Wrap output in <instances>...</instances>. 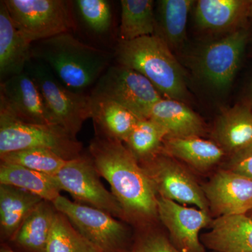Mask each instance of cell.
Returning a JSON list of instances; mask_svg holds the SVG:
<instances>
[{
    "instance_id": "5b68a950",
    "label": "cell",
    "mask_w": 252,
    "mask_h": 252,
    "mask_svg": "<svg viewBox=\"0 0 252 252\" xmlns=\"http://www.w3.org/2000/svg\"><path fill=\"white\" fill-rule=\"evenodd\" d=\"M53 204L99 252L128 251L132 244L128 228L108 212L71 201L62 195Z\"/></svg>"
},
{
    "instance_id": "603a6c76",
    "label": "cell",
    "mask_w": 252,
    "mask_h": 252,
    "mask_svg": "<svg viewBox=\"0 0 252 252\" xmlns=\"http://www.w3.org/2000/svg\"><path fill=\"white\" fill-rule=\"evenodd\" d=\"M0 185L23 189L52 203L62 191L55 176L2 161L0 163Z\"/></svg>"
},
{
    "instance_id": "d6a6232c",
    "label": "cell",
    "mask_w": 252,
    "mask_h": 252,
    "mask_svg": "<svg viewBox=\"0 0 252 252\" xmlns=\"http://www.w3.org/2000/svg\"><path fill=\"white\" fill-rule=\"evenodd\" d=\"M0 252H15L14 250H12L10 247L8 246V245H1V250H0Z\"/></svg>"
},
{
    "instance_id": "8fae6325",
    "label": "cell",
    "mask_w": 252,
    "mask_h": 252,
    "mask_svg": "<svg viewBox=\"0 0 252 252\" xmlns=\"http://www.w3.org/2000/svg\"><path fill=\"white\" fill-rule=\"evenodd\" d=\"M247 41L248 33L240 30L207 46L198 59L202 77L217 89L228 87L238 72Z\"/></svg>"
},
{
    "instance_id": "d6986e66",
    "label": "cell",
    "mask_w": 252,
    "mask_h": 252,
    "mask_svg": "<svg viewBox=\"0 0 252 252\" xmlns=\"http://www.w3.org/2000/svg\"><path fill=\"white\" fill-rule=\"evenodd\" d=\"M149 119L166 129L167 137H200L204 132L201 119L182 101L161 99L154 104Z\"/></svg>"
},
{
    "instance_id": "277c9868",
    "label": "cell",
    "mask_w": 252,
    "mask_h": 252,
    "mask_svg": "<svg viewBox=\"0 0 252 252\" xmlns=\"http://www.w3.org/2000/svg\"><path fill=\"white\" fill-rule=\"evenodd\" d=\"M30 148L50 149L65 160L83 154L81 142L61 126L23 122L0 104V156Z\"/></svg>"
},
{
    "instance_id": "f546056e",
    "label": "cell",
    "mask_w": 252,
    "mask_h": 252,
    "mask_svg": "<svg viewBox=\"0 0 252 252\" xmlns=\"http://www.w3.org/2000/svg\"><path fill=\"white\" fill-rule=\"evenodd\" d=\"M81 21L88 29L97 34L109 31L112 23L110 2L106 0H77L74 1Z\"/></svg>"
},
{
    "instance_id": "ac0fdd59",
    "label": "cell",
    "mask_w": 252,
    "mask_h": 252,
    "mask_svg": "<svg viewBox=\"0 0 252 252\" xmlns=\"http://www.w3.org/2000/svg\"><path fill=\"white\" fill-rule=\"evenodd\" d=\"M217 144L232 154L252 146V109L235 105L219 118L213 130Z\"/></svg>"
},
{
    "instance_id": "d590c367",
    "label": "cell",
    "mask_w": 252,
    "mask_h": 252,
    "mask_svg": "<svg viewBox=\"0 0 252 252\" xmlns=\"http://www.w3.org/2000/svg\"></svg>"
},
{
    "instance_id": "2e32d148",
    "label": "cell",
    "mask_w": 252,
    "mask_h": 252,
    "mask_svg": "<svg viewBox=\"0 0 252 252\" xmlns=\"http://www.w3.org/2000/svg\"><path fill=\"white\" fill-rule=\"evenodd\" d=\"M32 43L18 29L4 1L0 2L1 81L26 71L31 62Z\"/></svg>"
},
{
    "instance_id": "7402d4cb",
    "label": "cell",
    "mask_w": 252,
    "mask_h": 252,
    "mask_svg": "<svg viewBox=\"0 0 252 252\" xmlns=\"http://www.w3.org/2000/svg\"><path fill=\"white\" fill-rule=\"evenodd\" d=\"M56 210L43 200L28 215L11 243L25 252H46Z\"/></svg>"
},
{
    "instance_id": "6da1fadb",
    "label": "cell",
    "mask_w": 252,
    "mask_h": 252,
    "mask_svg": "<svg viewBox=\"0 0 252 252\" xmlns=\"http://www.w3.org/2000/svg\"><path fill=\"white\" fill-rule=\"evenodd\" d=\"M89 155L97 173L110 185L126 220L144 225L158 219L157 191L122 142L98 135L91 142Z\"/></svg>"
},
{
    "instance_id": "9c48e42d",
    "label": "cell",
    "mask_w": 252,
    "mask_h": 252,
    "mask_svg": "<svg viewBox=\"0 0 252 252\" xmlns=\"http://www.w3.org/2000/svg\"><path fill=\"white\" fill-rule=\"evenodd\" d=\"M99 177L90 155L85 154L67 160L55 176L61 190L70 193L77 203H85L125 220L120 204L112 192L105 189Z\"/></svg>"
},
{
    "instance_id": "4fadbf2b",
    "label": "cell",
    "mask_w": 252,
    "mask_h": 252,
    "mask_svg": "<svg viewBox=\"0 0 252 252\" xmlns=\"http://www.w3.org/2000/svg\"><path fill=\"white\" fill-rule=\"evenodd\" d=\"M0 104L23 122L56 125L40 90L26 70L1 81Z\"/></svg>"
},
{
    "instance_id": "836d02e7",
    "label": "cell",
    "mask_w": 252,
    "mask_h": 252,
    "mask_svg": "<svg viewBox=\"0 0 252 252\" xmlns=\"http://www.w3.org/2000/svg\"><path fill=\"white\" fill-rule=\"evenodd\" d=\"M247 215H248V216L251 217V218H252V209L251 210H250V212H248V214H247Z\"/></svg>"
},
{
    "instance_id": "ffe728a7",
    "label": "cell",
    "mask_w": 252,
    "mask_h": 252,
    "mask_svg": "<svg viewBox=\"0 0 252 252\" xmlns=\"http://www.w3.org/2000/svg\"><path fill=\"white\" fill-rule=\"evenodd\" d=\"M92 119L100 133L112 140L125 142L140 119L112 99L91 94Z\"/></svg>"
},
{
    "instance_id": "83f0119b",
    "label": "cell",
    "mask_w": 252,
    "mask_h": 252,
    "mask_svg": "<svg viewBox=\"0 0 252 252\" xmlns=\"http://www.w3.org/2000/svg\"><path fill=\"white\" fill-rule=\"evenodd\" d=\"M46 252H100L78 231L67 217L56 212Z\"/></svg>"
},
{
    "instance_id": "5bb4252c",
    "label": "cell",
    "mask_w": 252,
    "mask_h": 252,
    "mask_svg": "<svg viewBox=\"0 0 252 252\" xmlns=\"http://www.w3.org/2000/svg\"><path fill=\"white\" fill-rule=\"evenodd\" d=\"M217 217L247 215L252 209V180L222 169L202 187Z\"/></svg>"
},
{
    "instance_id": "ba28073f",
    "label": "cell",
    "mask_w": 252,
    "mask_h": 252,
    "mask_svg": "<svg viewBox=\"0 0 252 252\" xmlns=\"http://www.w3.org/2000/svg\"><path fill=\"white\" fill-rule=\"evenodd\" d=\"M91 94L112 99L133 113L140 120L149 119L152 107L162 99L147 77L120 64L105 71Z\"/></svg>"
},
{
    "instance_id": "e0dca14e",
    "label": "cell",
    "mask_w": 252,
    "mask_h": 252,
    "mask_svg": "<svg viewBox=\"0 0 252 252\" xmlns=\"http://www.w3.org/2000/svg\"><path fill=\"white\" fill-rule=\"evenodd\" d=\"M43 199L12 186L0 185V236L11 242L28 215Z\"/></svg>"
},
{
    "instance_id": "8992f818",
    "label": "cell",
    "mask_w": 252,
    "mask_h": 252,
    "mask_svg": "<svg viewBox=\"0 0 252 252\" xmlns=\"http://www.w3.org/2000/svg\"><path fill=\"white\" fill-rule=\"evenodd\" d=\"M10 16L32 44L69 32L75 27L70 1L4 0Z\"/></svg>"
},
{
    "instance_id": "f1b7e54d",
    "label": "cell",
    "mask_w": 252,
    "mask_h": 252,
    "mask_svg": "<svg viewBox=\"0 0 252 252\" xmlns=\"http://www.w3.org/2000/svg\"><path fill=\"white\" fill-rule=\"evenodd\" d=\"M1 161L21 165L35 171L56 176L67 160L50 149L30 148L0 156Z\"/></svg>"
},
{
    "instance_id": "7a4b0ae2",
    "label": "cell",
    "mask_w": 252,
    "mask_h": 252,
    "mask_svg": "<svg viewBox=\"0 0 252 252\" xmlns=\"http://www.w3.org/2000/svg\"><path fill=\"white\" fill-rule=\"evenodd\" d=\"M32 59L46 64L63 84L82 93L98 81L110 66L108 52L63 33L32 44Z\"/></svg>"
},
{
    "instance_id": "e575fe53",
    "label": "cell",
    "mask_w": 252,
    "mask_h": 252,
    "mask_svg": "<svg viewBox=\"0 0 252 252\" xmlns=\"http://www.w3.org/2000/svg\"><path fill=\"white\" fill-rule=\"evenodd\" d=\"M250 11H251V14L252 15V1H250Z\"/></svg>"
},
{
    "instance_id": "cb8c5ba5",
    "label": "cell",
    "mask_w": 252,
    "mask_h": 252,
    "mask_svg": "<svg viewBox=\"0 0 252 252\" xmlns=\"http://www.w3.org/2000/svg\"><path fill=\"white\" fill-rule=\"evenodd\" d=\"M250 4L243 0H200L195 6V22L203 29H227L241 20Z\"/></svg>"
},
{
    "instance_id": "484cf974",
    "label": "cell",
    "mask_w": 252,
    "mask_h": 252,
    "mask_svg": "<svg viewBox=\"0 0 252 252\" xmlns=\"http://www.w3.org/2000/svg\"><path fill=\"white\" fill-rule=\"evenodd\" d=\"M168 132L157 123L139 120L125 143L126 147L139 162L148 160L158 153Z\"/></svg>"
},
{
    "instance_id": "7c38bea8",
    "label": "cell",
    "mask_w": 252,
    "mask_h": 252,
    "mask_svg": "<svg viewBox=\"0 0 252 252\" xmlns=\"http://www.w3.org/2000/svg\"><path fill=\"white\" fill-rule=\"evenodd\" d=\"M158 219L166 227L170 240L180 252H206L200 241V230L211 224L208 212L158 196Z\"/></svg>"
},
{
    "instance_id": "52a82bcc",
    "label": "cell",
    "mask_w": 252,
    "mask_h": 252,
    "mask_svg": "<svg viewBox=\"0 0 252 252\" xmlns=\"http://www.w3.org/2000/svg\"><path fill=\"white\" fill-rule=\"evenodd\" d=\"M26 70L35 81L56 125L77 137L84 123L92 117L91 95L68 89L40 62L30 63Z\"/></svg>"
},
{
    "instance_id": "9a60e30c",
    "label": "cell",
    "mask_w": 252,
    "mask_h": 252,
    "mask_svg": "<svg viewBox=\"0 0 252 252\" xmlns=\"http://www.w3.org/2000/svg\"><path fill=\"white\" fill-rule=\"evenodd\" d=\"M211 230L200 235L205 248L213 252H252V218L247 215L217 217Z\"/></svg>"
},
{
    "instance_id": "44dd1931",
    "label": "cell",
    "mask_w": 252,
    "mask_h": 252,
    "mask_svg": "<svg viewBox=\"0 0 252 252\" xmlns=\"http://www.w3.org/2000/svg\"><path fill=\"white\" fill-rule=\"evenodd\" d=\"M161 152L180 159L198 170H206L216 165L225 152L215 142L200 137H167Z\"/></svg>"
},
{
    "instance_id": "4dcf8cb0",
    "label": "cell",
    "mask_w": 252,
    "mask_h": 252,
    "mask_svg": "<svg viewBox=\"0 0 252 252\" xmlns=\"http://www.w3.org/2000/svg\"><path fill=\"white\" fill-rule=\"evenodd\" d=\"M127 252H180L170 238L157 231L142 233L132 242Z\"/></svg>"
},
{
    "instance_id": "3957f363",
    "label": "cell",
    "mask_w": 252,
    "mask_h": 252,
    "mask_svg": "<svg viewBox=\"0 0 252 252\" xmlns=\"http://www.w3.org/2000/svg\"><path fill=\"white\" fill-rule=\"evenodd\" d=\"M117 59L120 65L147 77L167 98L183 102L187 97L183 69L161 36L153 34L120 41Z\"/></svg>"
},
{
    "instance_id": "30bf717a",
    "label": "cell",
    "mask_w": 252,
    "mask_h": 252,
    "mask_svg": "<svg viewBox=\"0 0 252 252\" xmlns=\"http://www.w3.org/2000/svg\"><path fill=\"white\" fill-rule=\"evenodd\" d=\"M139 163L152 182L158 196L209 211L208 202L202 187L171 157L160 150L153 157Z\"/></svg>"
},
{
    "instance_id": "4316f807",
    "label": "cell",
    "mask_w": 252,
    "mask_h": 252,
    "mask_svg": "<svg viewBox=\"0 0 252 252\" xmlns=\"http://www.w3.org/2000/svg\"><path fill=\"white\" fill-rule=\"evenodd\" d=\"M195 3L193 0H162L158 1V11L165 41L170 46H178L186 38L189 11Z\"/></svg>"
},
{
    "instance_id": "d4e9b609",
    "label": "cell",
    "mask_w": 252,
    "mask_h": 252,
    "mask_svg": "<svg viewBox=\"0 0 252 252\" xmlns=\"http://www.w3.org/2000/svg\"><path fill=\"white\" fill-rule=\"evenodd\" d=\"M121 41L153 35L155 30L152 0H122Z\"/></svg>"
},
{
    "instance_id": "1f68e13d",
    "label": "cell",
    "mask_w": 252,
    "mask_h": 252,
    "mask_svg": "<svg viewBox=\"0 0 252 252\" xmlns=\"http://www.w3.org/2000/svg\"><path fill=\"white\" fill-rule=\"evenodd\" d=\"M224 169L241 174L252 180V146L232 154Z\"/></svg>"
}]
</instances>
